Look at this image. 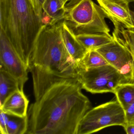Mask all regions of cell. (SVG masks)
<instances>
[{
	"label": "cell",
	"instance_id": "obj_1",
	"mask_svg": "<svg viewBox=\"0 0 134 134\" xmlns=\"http://www.w3.org/2000/svg\"><path fill=\"white\" fill-rule=\"evenodd\" d=\"M78 79H66L50 86L27 113L26 134H77L91 103Z\"/></svg>",
	"mask_w": 134,
	"mask_h": 134
},
{
	"label": "cell",
	"instance_id": "obj_2",
	"mask_svg": "<svg viewBox=\"0 0 134 134\" xmlns=\"http://www.w3.org/2000/svg\"><path fill=\"white\" fill-rule=\"evenodd\" d=\"M44 25L29 0H0V30L28 69L36 41Z\"/></svg>",
	"mask_w": 134,
	"mask_h": 134
},
{
	"label": "cell",
	"instance_id": "obj_3",
	"mask_svg": "<svg viewBox=\"0 0 134 134\" xmlns=\"http://www.w3.org/2000/svg\"><path fill=\"white\" fill-rule=\"evenodd\" d=\"M63 21L43 26L30 59L29 71L78 79V65L66 49L63 38Z\"/></svg>",
	"mask_w": 134,
	"mask_h": 134
},
{
	"label": "cell",
	"instance_id": "obj_4",
	"mask_svg": "<svg viewBox=\"0 0 134 134\" xmlns=\"http://www.w3.org/2000/svg\"><path fill=\"white\" fill-rule=\"evenodd\" d=\"M64 21L75 36L83 34H110L105 21L107 15L92 0H70L65 6Z\"/></svg>",
	"mask_w": 134,
	"mask_h": 134
},
{
	"label": "cell",
	"instance_id": "obj_5",
	"mask_svg": "<svg viewBox=\"0 0 134 134\" xmlns=\"http://www.w3.org/2000/svg\"><path fill=\"white\" fill-rule=\"evenodd\" d=\"M127 124L125 112L117 100L103 103L89 110L81 121L77 134L97 132L109 126Z\"/></svg>",
	"mask_w": 134,
	"mask_h": 134
},
{
	"label": "cell",
	"instance_id": "obj_6",
	"mask_svg": "<svg viewBox=\"0 0 134 134\" xmlns=\"http://www.w3.org/2000/svg\"><path fill=\"white\" fill-rule=\"evenodd\" d=\"M78 80L82 89L93 94L114 93L120 85L130 82L109 64L87 69H78Z\"/></svg>",
	"mask_w": 134,
	"mask_h": 134
},
{
	"label": "cell",
	"instance_id": "obj_7",
	"mask_svg": "<svg viewBox=\"0 0 134 134\" xmlns=\"http://www.w3.org/2000/svg\"><path fill=\"white\" fill-rule=\"evenodd\" d=\"M0 68L13 76L23 91L28 80V67L2 30H0Z\"/></svg>",
	"mask_w": 134,
	"mask_h": 134
},
{
	"label": "cell",
	"instance_id": "obj_8",
	"mask_svg": "<svg viewBox=\"0 0 134 134\" xmlns=\"http://www.w3.org/2000/svg\"><path fill=\"white\" fill-rule=\"evenodd\" d=\"M96 50L109 65L131 82L134 58L127 49L114 39L111 43Z\"/></svg>",
	"mask_w": 134,
	"mask_h": 134
},
{
	"label": "cell",
	"instance_id": "obj_9",
	"mask_svg": "<svg viewBox=\"0 0 134 134\" xmlns=\"http://www.w3.org/2000/svg\"><path fill=\"white\" fill-rule=\"evenodd\" d=\"M113 23H116L126 29H134V18L129 3L125 0H97Z\"/></svg>",
	"mask_w": 134,
	"mask_h": 134
},
{
	"label": "cell",
	"instance_id": "obj_10",
	"mask_svg": "<svg viewBox=\"0 0 134 134\" xmlns=\"http://www.w3.org/2000/svg\"><path fill=\"white\" fill-rule=\"evenodd\" d=\"M29 99L23 91L18 90L12 94L0 106V110L19 116H27Z\"/></svg>",
	"mask_w": 134,
	"mask_h": 134
},
{
	"label": "cell",
	"instance_id": "obj_11",
	"mask_svg": "<svg viewBox=\"0 0 134 134\" xmlns=\"http://www.w3.org/2000/svg\"><path fill=\"white\" fill-rule=\"evenodd\" d=\"M62 34L66 49L78 66L88 50L77 40L75 34L67 26L64 20Z\"/></svg>",
	"mask_w": 134,
	"mask_h": 134
},
{
	"label": "cell",
	"instance_id": "obj_12",
	"mask_svg": "<svg viewBox=\"0 0 134 134\" xmlns=\"http://www.w3.org/2000/svg\"><path fill=\"white\" fill-rule=\"evenodd\" d=\"M65 6L61 0H45L43 6L44 25H54L64 20Z\"/></svg>",
	"mask_w": 134,
	"mask_h": 134
},
{
	"label": "cell",
	"instance_id": "obj_13",
	"mask_svg": "<svg viewBox=\"0 0 134 134\" xmlns=\"http://www.w3.org/2000/svg\"><path fill=\"white\" fill-rule=\"evenodd\" d=\"M80 43L88 51L96 50L113 41V36L105 34H83L76 36Z\"/></svg>",
	"mask_w": 134,
	"mask_h": 134
},
{
	"label": "cell",
	"instance_id": "obj_14",
	"mask_svg": "<svg viewBox=\"0 0 134 134\" xmlns=\"http://www.w3.org/2000/svg\"><path fill=\"white\" fill-rule=\"evenodd\" d=\"M19 89L18 81L5 70L0 68V106L12 94Z\"/></svg>",
	"mask_w": 134,
	"mask_h": 134
},
{
	"label": "cell",
	"instance_id": "obj_15",
	"mask_svg": "<svg viewBox=\"0 0 134 134\" xmlns=\"http://www.w3.org/2000/svg\"><path fill=\"white\" fill-rule=\"evenodd\" d=\"M114 39L127 49L134 58V29H126L116 23H113Z\"/></svg>",
	"mask_w": 134,
	"mask_h": 134
},
{
	"label": "cell",
	"instance_id": "obj_16",
	"mask_svg": "<svg viewBox=\"0 0 134 134\" xmlns=\"http://www.w3.org/2000/svg\"><path fill=\"white\" fill-rule=\"evenodd\" d=\"M117 100L124 110L134 102V83L127 82L118 86L114 92Z\"/></svg>",
	"mask_w": 134,
	"mask_h": 134
},
{
	"label": "cell",
	"instance_id": "obj_17",
	"mask_svg": "<svg viewBox=\"0 0 134 134\" xmlns=\"http://www.w3.org/2000/svg\"><path fill=\"white\" fill-rule=\"evenodd\" d=\"M28 128V116H19L9 114L5 134H25Z\"/></svg>",
	"mask_w": 134,
	"mask_h": 134
},
{
	"label": "cell",
	"instance_id": "obj_18",
	"mask_svg": "<svg viewBox=\"0 0 134 134\" xmlns=\"http://www.w3.org/2000/svg\"><path fill=\"white\" fill-rule=\"evenodd\" d=\"M109 64L103 56L95 50L88 51L82 59L78 69H87Z\"/></svg>",
	"mask_w": 134,
	"mask_h": 134
},
{
	"label": "cell",
	"instance_id": "obj_19",
	"mask_svg": "<svg viewBox=\"0 0 134 134\" xmlns=\"http://www.w3.org/2000/svg\"><path fill=\"white\" fill-rule=\"evenodd\" d=\"M45 0H29L36 14L43 21V6Z\"/></svg>",
	"mask_w": 134,
	"mask_h": 134
},
{
	"label": "cell",
	"instance_id": "obj_20",
	"mask_svg": "<svg viewBox=\"0 0 134 134\" xmlns=\"http://www.w3.org/2000/svg\"><path fill=\"white\" fill-rule=\"evenodd\" d=\"M0 133L5 134L6 126L9 119V114L0 110Z\"/></svg>",
	"mask_w": 134,
	"mask_h": 134
},
{
	"label": "cell",
	"instance_id": "obj_21",
	"mask_svg": "<svg viewBox=\"0 0 134 134\" xmlns=\"http://www.w3.org/2000/svg\"><path fill=\"white\" fill-rule=\"evenodd\" d=\"M124 110L126 123L134 124V102Z\"/></svg>",
	"mask_w": 134,
	"mask_h": 134
},
{
	"label": "cell",
	"instance_id": "obj_22",
	"mask_svg": "<svg viewBox=\"0 0 134 134\" xmlns=\"http://www.w3.org/2000/svg\"><path fill=\"white\" fill-rule=\"evenodd\" d=\"M126 133L134 134V124H126L124 127Z\"/></svg>",
	"mask_w": 134,
	"mask_h": 134
},
{
	"label": "cell",
	"instance_id": "obj_23",
	"mask_svg": "<svg viewBox=\"0 0 134 134\" xmlns=\"http://www.w3.org/2000/svg\"><path fill=\"white\" fill-rule=\"evenodd\" d=\"M132 83H134V60L133 62V70H132Z\"/></svg>",
	"mask_w": 134,
	"mask_h": 134
},
{
	"label": "cell",
	"instance_id": "obj_24",
	"mask_svg": "<svg viewBox=\"0 0 134 134\" xmlns=\"http://www.w3.org/2000/svg\"><path fill=\"white\" fill-rule=\"evenodd\" d=\"M61 1H62L63 3V4L65 5L66 4V3H67L68 1H70V0H61Z\"/></svg>",
	"mask_w": 134,
	"mask_h": 134
},
{
	"label": "cell",
	"instance_id": "obj_25",
	"mask_svg": "<svg viewBox=\"0 0 134 134\" xmlns=\"http://www.w3.org/2000/svg\"><path fill=\"white\" fill-rule=\"evenodd\" d=\"M127 2H128L129 3H132V2H134V0H125Z\"/></svg>",
	"mask_w": 134,
	"mask_h": 134
},
{
	"label": "cell",
	"instance_id": "obj_26",
	"mask_svg": "<svg viewBox=\"0 0 134 134\" xmlns=\"http://www.w3.org/2000/svg\"><path fill=\"white\" fill-rule=\"evenodd\" d=\"M132 14H133V17L134 18V10H132Z\"/></svg>",
	"mask_w": 134,
	"mask_h": 134
}]
</instances>
